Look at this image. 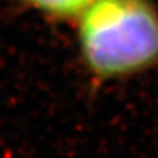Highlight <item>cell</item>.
Segmentation results:
<instances>
[{
  "instance_id": "2",
  "label": "cell",
  "mask_w": 158,
  "mask_h": 158,
  "mask_svg": "<svg viewBox=\"0 0 158 158\" xmlns=\"http://www.w3.org/2000/svg\"><path fill=\"white\" fill-rule=\"evenodd\" d=\"M28 7L55 20H78L94 0H23Z\"/></svg>"
},
{
  "instance_id": "1",
  "label": "cell",
  "mask_w": 158,
  "mask_h": 158,
  "mask_svg": "<svg viewBox=\"0 0 158 158\" xmlns=\"http://www.w3.org/2000/svg\"><path fill=\"white\" fill-rule=\"evenodd\" d=\"M78 46L97 80L139 74L158 64V10L151 0H94L78 17Z\"/></svg>"
}]
</instances>
